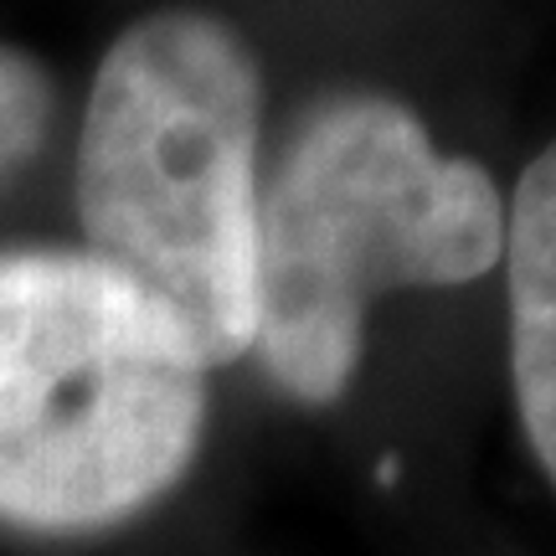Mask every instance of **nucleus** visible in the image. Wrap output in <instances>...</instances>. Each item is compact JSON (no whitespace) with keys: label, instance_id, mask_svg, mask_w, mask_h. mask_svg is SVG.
I'll list each match as a JSON object with an SVG mask.
<instances>
[{"label":"nucleus","instance_id":"1","mask_svg":"<svg viewBox=\"0 0 556 556\" xmlns=\"http://www.w3.org/2000/svg\"><path fill=\"white\" fill-rule=\"evenodd\" d=\"M263 78L206 11L135 21L88 93L78 217L88 258L176 325L212 371L253 351Z\"/></svg>","mask_w":556,"mask_h":556},{"label":"nucleus","instance_id":"2","mask_svg":"<svg viewBox=\"0 0 556 556\" xmlns=\"http://www.w3.org/2000/svg\"><path fill=\"white\" fill-rule=\"evenodd\" d=\"M505 248V201L475 160L433 150L402 103L325 99L258 186L253 345L304 402L356 377L366 304L413 283H469Z\"/></svg>","mask_w":556,"mask_h":556},{"label":"nucleus","instance_id":"3","mask_svg":"<svg viewBox=\"0 0 556 556\" xmlns=\"http://www.w3.org/2000/svg\"><path fill=\"white\" fill-rule=\"evenodd\" d=\"M206 366L88 253L0 258V520L93 531L191 469Z\"/></svg>","mask_w":556,"mask_h":556},{"label":"nucleus","instance_id":"4","mask_svg":"<svg viewBox=\"0 0 556 556\" xmlns=\"http://www.w3.org/2000/svg\"><path fill=\"white\" fill-rule=\"evenodd\" d=\"M510 263V377L526 438L556 484V139L541 150L505 212Z\"/></svg>","mask_w":556,"mask_h":556},{"label":"nucleus","instance_id":"5","mask_svg":"<svg viewBox=\"0 0 556 556\" xmlns=\"http://www.w3.org/2000/svg\"><path fill=\"white\" fill-rule=\"evenodd\" d=\"M52 124V83L31 58L0 47V180L41 150Z\"/></svg>","mask_w":556,"mask_h":556}]
</instances>
